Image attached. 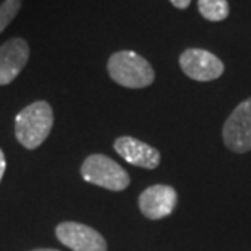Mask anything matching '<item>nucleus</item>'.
<instances>
[{"mask_svg": "<svg viewBox=\"0 0 251 251\" xmlns=\"http://www.w3.org/2000/svg\"><path fill=\"white\" fill-rule=\"evenodd\" d=\"M179 67L196 82H212L224 74L225 65L215 54L205 49L191 48L179 56Z\"/></svg>", "mask_w": 251, "mask_h": 251, "instance_id": "obj_5", "label": "nucleus"}, {"mask_svg": "<svg viewBox=\"0 0 251 251\" xmlns=\"http://www.w3.org/2000/svg\"><path fill=\"white\" fill-rule=\"evenodd\" d=\"M225 147L235 153L251 150V98L245 100L233 109L222 127Z\"/></svg>", "mask_w": 251, "mask_h": 251, "instance_id": "obj_4", "label": "nucleus"}, {"mask_svg": "<svg viewBox=\"0 0 251 251\" xmlns=\"http://www.w3.org/2000/svg\"><path fill=\"white\" fill-rule=\"evenodd\" d=\"M178 202L175 188L168 184H153L139 196V209L150 220H160L173 214Z\"/></svg>", "mask_w": 251, "mask_h": 251, "instance_id": "obj_7", "label": "nucleus"}, {"mask_svg": "<svg viewBox=\"0 0 251 251\" xmlns=\"http://www.w3.org/2000/svg\"><path fill=\"white\" fill-rule=\"evenodd\" d=\"M31 251H59V250H52V248H38V250H31Z\"/></svg>", "mask_w": 251, "mask_h": 251, "instance_id": "obj_14", "label": "nucleus"}, {"mask_svg": "<svg viewBox=\"0 0 251 251\" xmlns=\"http://www.w3.org/2000/svg\"><path fill=\"white\" fill-rule=\"evenodd\" d=\"M198 8L209 22H224L230 12L227 0H198Z\"/></svg>", "mask_w": 251, "mask_h": 251, "instance_id": "obj_10", "label": "nucleus"}, {"mask_svg": "<svg viewBox=\"0 0 251 251\" xmlns=\"http://www.w3.org/2000/svg\"><path fill=\"white\" fill-rule=\"evenodd\" d=\"M56 237L72 251H108V243L103 235L85 224H59L56 228Z\"/></svg>", "mask_w": 251, "mask_h": 251, "instance_id": "obj_6", "label": "nucleus"}, {"mask_svg": "<svg viewBox=\"0 0 251 251\" xmlns=\"http://www.w3.org/2000/svg\"><path fill=\"white\" fill-rule=\"evenodd\" d=\"M54 124V113L46 101H34L15 118V135L26 149H36L48 139Z\"/></svg>", "mask_w": 251, "mask_h": 251, "instance_id": "obj_1", "label": "nucleus"}, {"mask_svg": "<svg viewBox=\"0 0 251 251\" xmlns=\"http://www.w3.org/2000/svg\"><path fill=\"white\" fill-rule=\"evenodd\" d=\"M22 8V0H5L0 5V33L17 18V15Z\"/></svg>", "mask_w": 251, "mask_h": 251, "instance_id": "obj_11", "label": "nucleus"}, {"mask_svg": "<svg viewBox=\"0 0 251 251\" xmlns=\"http://www.w3.org/2000/svg\"><path fill=\"white\" fill-rule=\"evenodd\" d=\"M80 173L85 181L109 191H124L130 183L129 173L121 165L101 153H93L85 158Z\"/></svg>", "mask_w": 251, "mask_h": 251, "instance_id": "obj_3", "label": "nucleus"}, {"mask_svg": "<svg viewBox=\"0 0 251 251\" xmlns=\"http://www.w3.org/2000/svg\"><path fill=\"white\" fill-rule=\"evenodd\" d=\"M175 7L176 8H181V10H184V8H188L189 7V3H191V0H170Z\"/></svg>", "mask_w": 251, "mask_h": 251, "instance_id": "obj_12", "label": "nucleus"}, {"mask_svg": "<svg viewBox=\"0 0 251 251\" xmlns=\"http://www.w3.org/2000/svg\"><path fill=\"white\" fill-rule=\"evenodd\" d=\"M114 150L127 163L145 170L157 168L160 165V158H162L155 147L135 137H129V135H123L114 140Z\"/></svg>", "mask_w": 251, "mask_h": 251, "instance_id": "obj_9", "label": "nucleus"}, {"mask_svg": "<svg viewBox=\"0 0 251 251\" xmlns=\"http://www.w3.org/2000/svg\"><path fill=\"white\" fill-rule=\"evenodd\" d=\"M29 59V46L23 38L8 39L0 46V85L12 83Z\"/></svg>", "mask_w": 251, "mask_h": 251, "instance_id": "obj_8", "label": "nucleus"}, {"mask_svg": "<svg viewBox=\"0 0 251 251\" xmlns=\"http://www.w3.org/2000/svg\"><path fill=\"white\" fill-rule=\"evenodd\" d=\"M108 74L118 85L126 88H145L155 80L150 62L134 51L114 52L108 61Z\"/></svg>", "mask_w": 251, "mask_h": 251, "instance_id": "obj_2", "label": "nucleus"}, {"mask_svg": "<svg viewBox=\"0 0 251 251\" xmlns=\"http://www.w3.org/2000/svg\"><path fill=\"white\" fill-rule=\"evenodd\" d=\"M5 167H7V163H5V155L2 150H0V181H2V178H3Z\"/></svg>", "mask_w": 251, "mask_h": 251, "instance_id": "obj_13", "label": "nucleus"}]
</instances>
